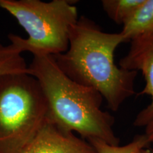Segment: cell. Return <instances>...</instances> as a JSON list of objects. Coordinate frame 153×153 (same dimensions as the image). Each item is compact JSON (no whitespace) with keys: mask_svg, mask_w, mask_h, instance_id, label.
I'll list each match as a JSON object with an SVG mask.
<instances>
[{"mask_svg":"<svg viewBox=\"0 0 153 153\" xmlns=\"http://www.w3.org/2000/svg\"><path fill=\"white\" fill-rule=\"evenodd\" d=\"M126 43L120 33H107L82 16L72 26L66 52L53 56L60 70L76 83L95 89L112 111L135 94L137 72L115 63V51Z\"/></svg>","mask_w":153,"mask_h":153,"instance_id":"cell-1","label":"cell"},{"mask_svg":"<svg viewBox=\"0 0 153 153\" xmlns=\"http://www.w3.org/2000/svg\"><path fill=\"white\" fill-rule=\"evenodd\" d=\"M28 72L38 82L48 105V121L89 141L101 140L119 145L115 118L101 109L98 91L76 83L63 72L53 56H33Z\"/></svg>","mask_w":153,"mask_h":153,"instance_id":"cell-2","label":"cell"},{"mask_svg":"<svg viewBox=\"0 0 153 153\" xmlns=\"http://www.w3.org/2000/svg\"><path fill=\"white\" fill-rule=\"evenodd\" d=\"M0 8L14 16L28 35L24 38L9 34L10 43L33 56L66 52L70 30L79 19L77 9L68 0H0Z\"/></svg>","mask_w":153,"mask_h":153,"instance_id":"cell-3","label":"cell"},{"mask_svg":"<svg viewBox=\"0 0 153 153\" xmlns=\"http://www.w3.org/2000/svg\"><path fill=\"white\" fill-rule=\"evenodd\" d=\"M48 120V105L30 74L0 77V153H21Z\"/></svg>","mask_w":153,"mask_h":153,"instance_id":"cell-4","label":"cell"},{"mask_svg":"<svg viewBox=\"0 0 153 153\" xmlns=\"http://www.w3.org/2000/svg\"><path fill=\"white\" fill-rule=\"evenodd\" d=\"M119 67L140 71L144 76L145 85L139 95H149L151 102L137 114L133 124L136 127H146L153 121V33L132 40L128 52L120 60Z\"/></svg>","mask_w":153,"mask_h":153,"instance_id":"cell-5","label":"cell"},{"mask_svg":"<svg viewBox=\"0 0 153 153\" xmlns=\"http://www.w3.org/2000/svg\"><path fill=\"white\" fill-rule=\"evenodd\" d=\"M21 153H97L89 141L46 121Z\"/></svg>","mask_w":153,"mask_h":153,"instance_id":"cell-6","label":"cell"},{"mask_svg":"<svg viewBox=\"0 0 153 153\" xmlns=\"http://www.w3.org/2000/svg\"><path fill=\"white\" fill-rule=\"evenodd\" d=\"M126 43L140 36L153 33V0H144L128 20L121 32Z\"/></svg>","mask_w":153,"mask_h":153,"instance_id":"cell-7","label":"cell"},{"mask_svg":"<svg viewBox=\"0 0 153 153\" xmlns=\"http://www.w3.org/2000/svg\"><path fill=\"white\" fill-rule=\"evenodd\" d=\"M22 53L14 45L0 43V77L11 74L27 73L28 65Z\"/></svg>","mask_w":153,"mask_h":153,"instance_id":"cell-8","label":"cell"},{"mask_svg":"<svg viewBox=\"0 0 153 153\" xmlns=\"http://www.w3.org/2000/svg\"><path fill=\"white\" fill-rule=\"evenodd\" d=\"M144 0H103L101 6L108 18L123 25L134 14Z\"/></svg>","mask_w":153,"mask_h":153,"instance_id":"cell-9","label":"cell"},{"mask_svg":"<svg viewBox=\"0 0 153 153\" xmlns=\"http://www.w3.org/2000/svg\"><path fill=\"white\" fill-rule=\"evenodd\" d=\"M89 142L97 153H140L150 145L145 134L136 135L131 143L125 145H111L97 139L91 140Z\"/></svg>","mask_w":153,"mask_h":153,"instance_id":"cell-10","label":"cell"},{"mask_svg":"<svg viewBox=\"0 0 153 153\" xmlns=\"http://www.w3.org/2000/svg\"><path fill=\"white\" fill-rule=\"evenodd\" d=\"M145 136L148 138L149 143L153 144V121L145 127Z\"/></svg>","mask_w":153,"mask_h":153,"instance_id":"cell-11","label":"cell"},{"mask_svg":"<svg viewBox=\"0 0 153 153\" xmlns=\"http://www.w3.org/2000/svg\"><path fill=\"white\" fill-rule=\"evenodd\" d=\"M140 153H153V150H151L150 149H144L141 151Z\"/></svg>","mask_w":153,"mask_h":153,"instance_id":"cell-12","label":"cell"}]
</instances>
